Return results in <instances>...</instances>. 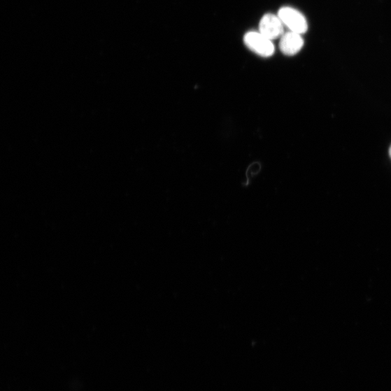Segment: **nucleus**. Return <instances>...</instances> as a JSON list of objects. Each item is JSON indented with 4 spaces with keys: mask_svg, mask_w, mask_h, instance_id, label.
<instances>
[{
    "mask_svg": "<svg viewBox=\"0 0 391 391\" xmlns=\"http://www.w3.org/2000/svg\"><path fill=\"white\" fill-rule=\"evenodd\" d=\"M304 46V39L301 34L290 31L284 33L280 37V49L287 56L297 54Z\"/></svg>",
    "mask_w": 391,
    "mask_h": 391,
    "instance_id": "nucleus-4",
    "label": "nucleus"
},
{
    "mask_svg": "<svg viewBox=\"0 0 391 391\" xmlns=\"http://www.w3.org/2000/svg\"><path fill=\"white\" fill-rule=\"evenodd\" d=\"M278 15L283 25L290 29L291 31L303 34L308 30V24L305 17L293 8H282Z\"/></svg>",
    "mask_w": 391,
    "mask_h": 391,
    "instance_id": "nucleus-2",
    "label": "nucleus"
},
{
    "mask_svg": "<svg viewBox=\"0 0 391 391\" xmlns=\"http://www.w3.org/2000/svg\"><path fill=\"white\" fill-rule=\"evenodd\" d=\"M389 155H390V158H391V147H390V150H389Z\"/></svg>",
    "mask_w": 391,
    "mask_h": 391,
    "instance_id": "nucleus-5",
    "label": "nucleus"
},
{
    "mask_svg": "<svg viewBox=\"0 0 391 391\" xmlns=\"http://www.w3.org/2000/svg\"><path fill=\"white\" fill-rule=\"evenodd\" d=\"M283 27L284 25L278 15L267 13L261 19L259 29L262 34L273 41L283 35Z\"/></svg>",
    "mask_w": 391,
    "mask_h": 391,
    "instance_id": "nucleus-3",
    "label": "nucleus"
},
{
    "mask_svg": "<svg viewBox=\"0 0 391 391\" xmlns=\"http://www.w3.org/2000/svg\"><path fill=\"white\" fill-rule=\"evenodd\" d=\"M243 40L247 48L261 57H269L275 52L272 40L266 38L260 31L247 33Z\"/></svg>",
    "mask_w": 391,
    "mask_h": 391,
    "instance_id": "nucleus-1",
    "label": "nucleus"
}]
</instances>
